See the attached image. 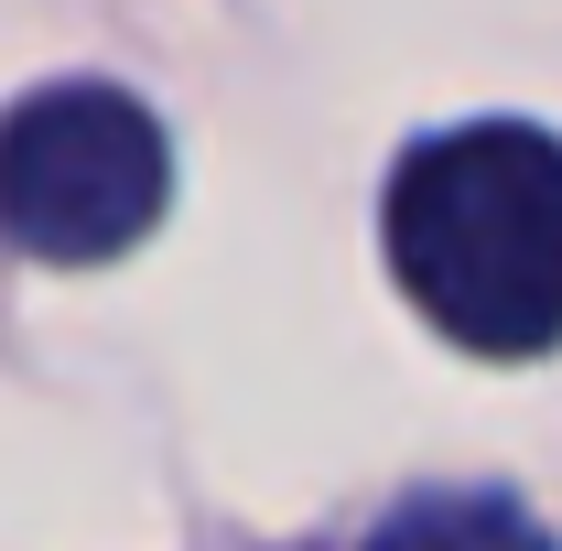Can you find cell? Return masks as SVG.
Listing matches in <instances>:
<instances>
[{"label": "cell", "instance_id": "6da1fadb", "mask_svg": "<svg viewBox=\"0 0 562 551\" xmlns=\"http://www.w3.org/2000/svg\"><path fill=\"white\" fill-rule=\"evenodd\" d=\"M390 271L476 357L562 346V140L530 120L422 140L390 173Z\"/></svg>", "mask_w": 562, "mask_h": 551}, {"label": "cell", "instance_id": "7a4b0ae2", "mask_svg": "<svg viewBox=\"0 0 562 551\" xmlns=\"http://www.w3.org/2000/svg\"><path fill=\"white\" fill-rule=\"evenodd\" d=\"M173 195L162 120L120 87H44L0 120V238L33 260H120Z\"/></svg>", "mask_w": 562, "mask_h": 551}, {"label": "cell", "instance_id": "3957f363", "mask_svg": "<svg viewBox=\"0 0 562 551\" xmlns=\"http://www.w3.org/2000/svg\"><path fill=\"white\" fill-rule=\"evenodd\" d=\"M368 551H552V530H541L519 497L443 486V497H412V508H390Z\"/></svg>", "mask_w": 562, "mask_h": 551}]
</instances>
